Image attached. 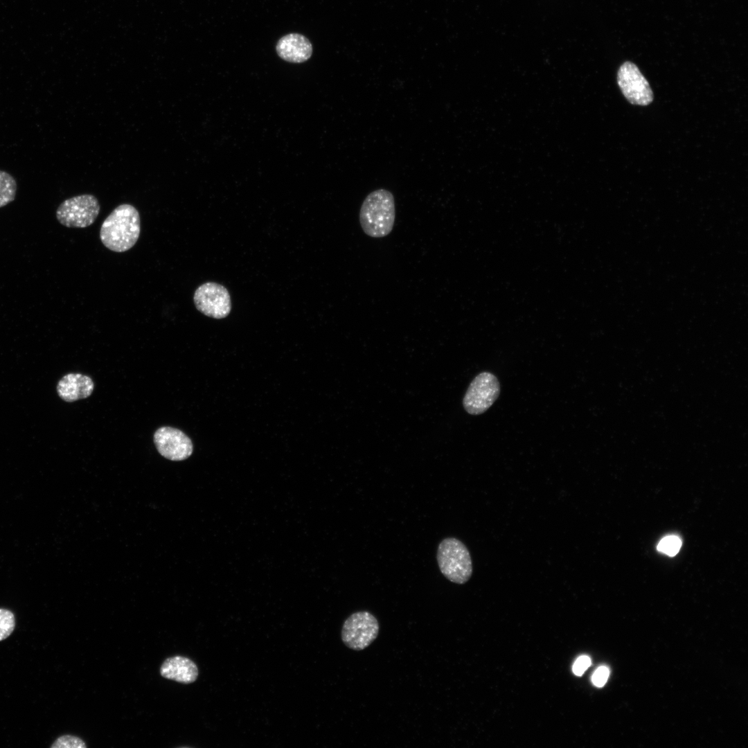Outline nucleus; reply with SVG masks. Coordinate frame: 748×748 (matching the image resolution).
Instances as JSON below:
<instances>
[{"instance_id":"f257e3e1","label":"nucleus","mask_w":748,"mask_h":748,"mask_svg":"<svg viewBox=\"0 0 748 748\" xmlns=\"http://www.w3.org/2000/svg\"><path fill=\"white\" fill-rule=\"evenodd\" d=\"M140 231L139 211L131 204H123L115 208L103 221L100 238L109 250L124 252L134 246Z\"/></svg>"},{"instance_id":"f03ea898","label":"nucleus","mask_w":748,"mask_h":748,"mask_svg":"<svg viewBox=\"0 0 748 748\" xmlns=\"http://www.w3.org/2000/svg\"><path fill=\"white\" fill-rule=\"evenodd\" d=\"M395 217V201L388 190L380 188L370 193L359 211L363 231L372 238H383L392 231Z\"/></svg>"},{"instance_id":"7ed1b4c3","label":"nucleus","mask_w":748,"mask_h":748,"mask_svg":"<svg viewBox=\"0 0 748 748\" xmlns=\"http://www.w3.org/2000/svg\"><path fill=\"white\" fill-rule=\"evenodd\" d=\"M437 562L442 574L456 584H464L472 573V562L465 545L455 537H447L439 544Z\"/></svg>"},{"instance_id":"20e7f679","label":"nucleus","mask_w":748,"mask_h":748,"mask_svg":"<svg viewBox=\"0 0 748 748\" xmlns=\"http://www.w3.org/2000/svg\"><path fill=\"white\" fill-rule=\"evenodd\" d=\"M100 206L90 194L72 197L63 201L56 211L58 222L69 228H85L96 220Z\"/></svg>"},{"instance_id":"39448f33","label":"nucleus","mask_w":748,"mask_h":748,"mask_svg":"<svg viewBox=\"0 0 748 748\" xmlns=\"http://www.w3.org/2000/svg\"><path fill=\"white\" fill-rule=\"evenodd\" d=\"M377 618L367 611L352 614L344 621L341 629V640L349 648L362 650L369 646L379 632Z\"/></svg>"},{"instance_id":"423d86ee","label":"nucleus","mask_w":748,"mask_h":748,"mask_svg":"<svg viewBox=\"0 0 748 748\" xmlns=\"http://www.w3.org/2000/svg\"><path fill=\"white\" fill-rule=\"evenodd\" d=\"M499 393L497 377L490 372L480 373L467 388L463 400V407L471 415L481 414L493 404Z\"/></svg>"},{"instance_id":"0eeeda50","label":"nucleus","mask_w":748,"mask_h":748,"mask_svg":"<svg viewBox=\"0 0 748 748\" xmlns=\"http://www.w3.org/2000/svg\"><path fill=\"white\" fill-rule=\"evenodd\" d=\"M617 82L623 96L631 104L646 106L652 102L651 87L634 63L627 61L620 66Z\"/></svg>"},{"instance_id":"6e6552de","label":"nucleus","mask_w":748,"mask_h":748,"mask_svg":"<svg viewBox=\"0 0 748 748\" xmlns=\"http://www.w3.org/2000/svg\"><path fill=\"white\" fill-rule=\"evenodd\" d=\"M196 308L204 315L214 319H222L230 313L231 297L222 285L207 282L199 286L193 296Z\"/></svg>"},{"instance_id":"1a4fd4ad","label":"nucleus","mask_w":748,"mask_h":748,"mask_svg":"<svg viewBox=\"0 0 748 748\" xmlns=\"http://www.w3.org/2000/svg\"><path fill=\"white\" fill-rule=\"evenodd\" d=\"M154 443L159 453L171 461H182L193 453L190 438L182 431L172 427H161L154 434Z\"/></svg>"},{"instance_id":"9d476101","label":"nucleus","mask_w":748,"mask_h":748,"mask_svg":"<svg viewBox=\"0 0 748 748\" xmlns=\"http://www.w3.org/2000/svg\"><path fill=\"white\" fill-rule=\"evenodd\" d=\"M276 50L283 60L289 62L301 63L311 57L312 46L309 39L303 35L290 33L278 40Z\"/></svg>"},{"instance_id":"9b49d317","label":"nucleus","mask_w":748,"mask_h":748,"mask_svg":"<svg viewBox=\"0 0 748 748\" xmlns=\"http://www.w3.org/2000/svg\"><path fill=\"white\" fill-rule=\"evenodd\" d=\"M56 389L62 400L72 402L90 396L94 389V383L87 375L68 373L59 380Z\"/></svg>"},{"instance_id":"f8f14e48","label":"nucleus","mask_w":748,"mask_h":748,"mask_svg":"<svg viewBox=\"0 0 748 748\" xmlns=\"http://www.w3.org/2000/svg\"><path fill=\"white\" fill-rule=\"evenodd\" d=\"M159 672L163 677L184 684L193 683L199 675L196 664L190 659L179 655L165 659Z\"/></svg>"},{"instance_id":"ddd939ff","label":"nucleus","mask_w":748,"mask_h":748,"mask_svg":"<svg viewBox=\"0 0 748 748\" xmlns=\"http://www.w3.org/2000/svg\"><path fill=\"white\" fill-rule=\"evenodd\" d=\"M17 193V182L6 171L0 170V208L12 202Z\"/></svg>"},{"instance_id":"4468645a","label":"nucleus","mask_w":748,"mask_h":748,"mask_svg":"<svg viewBox=\"0 0 748 748\" xmlns=\"http://www.w3.org/2000/svg\"><path fill=\"white\" fill-rule=\"evenodd\" d=\"M15 627V618L13 613L9 609L0 608V641L8 637Z\"/></svg>"},{"instance_id":"2eb2a0df","label":"nucleus","mask_w":748,"mask_h":748,"mask_svg":"<svg viewBox=\"0 0 748 748\" xmlns=\"http://www.w3.org/2000/svg\"><path fill=\"white\" fill-rule=\"evenodd\" d=\"M682 546V540L676 535H668L662 538L658 545L657 550L669 556L675 555Z\"/></svg>"},{"instance_id":"dca6fc26","label":"nucleus","mask_w":748,"mask_h":748,"mask_svg":"<svg viewBox=\"0 0 748 748\" xmlns=\"http://www.w3.org/2000/svg\"><path fill=\"white\" fill-rule=\"evenodd\" d=\"M85 742L80 738L72 735H64L55 740L52 748H86Z\"/></svg>"},{"instance_id":"f3484780","label":"nucleus","mask_w":748,"mask_h":748,"mask_svg":"<svg viewBox=\"0 0 748 748\" xmlns=\"http://www.w3.org/2000/svg\"><path fill=\"white\" fill-rule=\"evenodd\" d=\"M609 675V670L607 667L600 666L594 673L591 677V682L596 687H602L605 684L606 682L607 681Z\"/></svg>"},{"instance_id":"a211bd4d","label":"nucleus","mask_w":748,"mask_h":748,"mask_svg":"<svg viewBox=\"0 0 748 748\" xmlns=\"http://www.w3.org/2000/svg\"><path fill=\"white\" fill-rule=\"evenodd\" d=\"M591 659L586 655L578 657L573 665V672L577 676H581L590 666Z\"/></svg>"}]
</instances>
